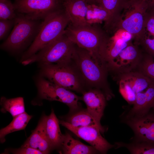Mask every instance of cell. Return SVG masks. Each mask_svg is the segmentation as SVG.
Returning <instances> with one entry per match:
<instances>
[{
	"instance_id": "cell-30",
	"label": "cell",
	"mask_w": 154,
	"mask_h": 154,
	"mask_svg": "<svg viewBox=\"0 0 154 154\" xmlns=\"http://www.w3.org/2000/svg\"><path fill=\"white\" fill-rule=\"evenodd\" d=\"M145 22V30L149 34L154 36V5L149 2Z\"/></svg>"
},
{
	"instance_id": "cell-8",
	"label": "cell",
	"mask_w": 154,
	"mask_h": 154,
	"mask_svg": "<svg viewBox=\"0 0 154 154\" xmlns=\"http://www.w3.org/2000/svg\"><path fill=\"white\" fill-rule=\"evenodd\" d=\"M37 85L42 99L65 104L69 107L70 113L80 109L78 101L81 100V97L71 91L43 78L38 80Z\"/></svg>"
},
{
	"instance_id": "cell-18",
	"label": "cell",
	"mask_w": 154,
	"mask_h": 154,
	"mask_svg": "<svg viewBox=\"0 0 154 154\" xmlns=\"http://www.w3.org/2000/svg\"><path fill=\"white\" fill-rule=\"evenodd\" d=\"M120 80L136 94L142 92L154 82V80L136 71L117 75Z\"/></svg>"
},
{
	"instance_id": "cell-33",
	"label": "cell",
	"mask_w": 154,
	"mask_h": 154,
	"mask_svg": "<svg viewBox=\"0 0 154 154\" xmlns=\"http://www.w3.org/2000/svg\"><path fill=\"white\" fill-rule=\"evenodd\" d=\"M15 154H42L39 151L31 147L22 145L19 148L11 149L9 151Z\"/></svg>"
},
{
	"instance_id": "cell-19",
	"label": "cell",
	"mask_w": 154,
	"mask_h": 154,
	"mask_svg": "<svg viewBox=\"0 0 154 154\" xmlns=\"http://www.w3.org/2000/svg\"><path fill=\"white\" fill-rule=\"evenodd\" d=\"M60 153L64 154H92L100 153L91 146L84 144L74 138L70 134L64 135Z\"/></svg>"
},
{
	"instance_id": "cell-32",
	"label": "cell",
	"mask_w": 154,
	"mask_h": 154,
	"mask_svg": "<svg viewBox=\"0 0 154 154\" xmlns=\"http://www.w3.org/2000/svg\"><path fill=\"white\" fill-rule=\"evenodd\" d=\"M115 38L128 42L131 41L133 37L132 34L127 31L122 29L117 30L113 35Z\"/></svg>"
},
{
	"instance_id": "cell-6",
	"label": "cell",
	"mask_w": 154,
	"mask_h": 154,
	"mask_svg": "<svg viewBox=\"0 0 154 154\" xmlns=\"http://www.w3.org/2000/svg\"><path fill=\"white\" fill-rule=\"evenodd\" d=\"M13 29L8 38L1 45L4 49L17 51L34 40L39 31L41 22L28 19L17 13Z\"/></svg>"
},
{
	"instance_id": "cell-2",
	"label": "cell",
	"mask_w": 154,
	"mask_h": 154,
	"mask_svg": "<svg viewBox=\"0 0 154 154\" xmlns=\"http://www.w3.org/2000/svg\"><path fill=\"white\" fill-rule=\"evenodd\" d=\"M43 20L37 35L23 55L22 60L36 54L61 36L70 23L62 6L51 13Z\"/></svg>"
},
{
	"instance_id": "cell-20",
	"label": "cell",
	"mask_w": 154,
	"mask_h": 154,
	"mask_svg": "<svg viewBox=\"0 0 154 154\" xmlns=\"http://www.w3.org/2000/svg\"><path fill=\"white\" fill-rule=\"evenodd\" d=\"M65 121L74 127L93 126L99 129L102 133L106 131L105 128L97 122L86 109H80L70 113Z\"/></svg>"
},
{
	"instance_id": "cell-24",
	"label": "cell",
	"mask_w": 154,
	"mask_h": 154,
	"mask_svg": "<svg viewBox=\"0 0 154 154\" xmlns=\"http://www.w3.org/2000/svg\"><path fill=\"white\" fill-rule=\"evenodd\" d=\"M115 148L124 147L132 154H154V144L133 139L129 143L117 142L115 143Z\"/></svg>"
},
{
	"instance_id": "cell-11",
	"label": "cell",
	"mask_w": 154,
	"mask_h": 154,
	"mask_svg": "<svg viewBox=\"0 0 154 154\" xmlns=\"http://www.w3.org/2000/svg\"><path fill=\"white\" fill-rule=\"evenodd\" d=\"M60 124L78 137L85 140L98 151L100 153H106L110 149L115 147L103 137L98 128L93 126L75 127L66 121L60 120Z\"/></svg>"
},
{
	"instance_id": "cell-9",
	"label": "cell",
	"mask_w": 154,
	"mask_h": 154,
	"mask_svg": "<svg viewBox=\"0 0 154 154\" xmlns=\"http://www.w3.org/2000/svg\"><path fill=\"white\" fill-rule=\"evenodd\" d=\"M13 4L17 13L36 21L43 20L62 6L60 0H15Z\"/></svg>"
},
{
	"instance_id": "cell-1",
	"label": "cell",
	"mask_w": 154,
	"mask_h": 154,
	"mask_svg": "<svg viewBox=\"0 0 154 154\" xmlns=\"http://www.w3.org/2000/svg\"><path fill=\"white\" fill-rule=\"evenodd\" d=\"M83 81L99 89L105 94L107 100L114 96L107 81L108 70L102 61L94 58L86 50L75 44L72 60Z\"/></svg>"
},
{
	"instance_id": "cell-12",
	"label": "cell",
	"mask_w": 154,
	"mask_h": 154,
	"mask_svg": "<svg viewBox=\"0 0 154 154\" xmlns=\"http://www.w3.org/2000/svg\"><path fill=\"white\" fill-rule=\"evenodd\" d=\"M133 131L134 139L154 144V113L150 112L139 117L124 119Z\"/></svg>"
},
{
	"instance_id": "cell-21",
	"label": "cell",
	"mask_w": 154,
	"mask_h": 154,
	"mask_svg": "<svg viewBox=\"0 0 154 154\" xmlns=\"http://www.w3.org/2000/svg\"><path fill=\"white\" fill-rule=\"evenodd\" d=\"M130 41L125 42L113 36L109 37L103 47L101 54V58L106 66L118 55Z\"/></svg>"
},
{
	"instance_id": "cell-17",
	"label": "cell",
	"mask_w": 154,
	"mask_h": 154,
	"mask_svg": "<svg viewBox=\"0 0 154 154\" xmlns=\"http://www.w3.org/2000/svg\"><path fill=\"white\" fill-rule=\"evenodd\" d=\"M59 121L52 109L49 115L46 116L45 123L46 134L52 150L60 148L64 135L61 133Z\"/></svg>"
},
{
	"instance_id": "cell-25",
	"label": "cell",
	"mask_w": 154,
	"mask_h": 154,
	"mask_svg": "<svg viewBox=\"0 0 154 154\" xmlns=\"http://www.w3.org/2000/svg\"><path fill=\"white\" fill-rule=\"evenodd\" d=\"M110 18L108 12L101 6L95 4H89L86 17L88 25L98 24L104 21L105 25L108 23Z\"/></svg>"
},
{
	"instance_id": "cell-16",
	"label": "cell",
	"mask_w": 154,
	"mask_h": 154,
	"mask_svg": "<svg viewBox=\"0 0 154 154\" xmlns=\"http://www.w3.org/2000/svg\"><path fill=\"white\" fill-rule=\"evenodd\" d=\"M46 116L41 117L35 129L22 145L38 150L42 154H48L52 150L45 130Z\"/></svg>"
},
{
	"instance_id": "cell-14",
	"label": "cell",
	"mask_w": 154,
	"mask_h": 154,
	"mask_svg": "<svg viewBox=\"0 0 154 154\" xmlns=\"http://www.w3.org/2000/svg\"><path fill=\"white\" fill-rule=\"evenodd\" d=\"M132 107L124 116V119L144 115L154 106V82L144 91L137 93Z\"/></svg>"
},
{
	"instance_id": "cell-35",
	"label": "cell",
	"mask_w": 154,
	"mask_h": 154,
	"mask_svg": "<svg viewBox=\"0 0 154 154\" xmlns=\"http://www.w3.org/2000/svg\"><path fill=\"white\" fill-rule=\"evenodd\" d=\"M149 1L151 4L154 5V0H149Z\"/></svg>"
},
{
	"instance_id": "cell-3",
	"label": "cell",
	"mask_w": 154,
	"mask_h": 154,
	"mask_svg": "<svg viewBox=\"0 0 154 154\" xmlns=\"http://www.w3.org/2000/svg\"><path fill=\"white\" fill-rule=\"evenodd\" d=\"M149 6V0H126L112 32L124 29L132 35L136 44L145 31V22Z\"/></svg>"
},
{
	"instance_id": "cell-4",
	"label": "cell",
	"mask_w": 154,
	"mask_h": 154,
	"mask_svg": "<svg viewBox=\"0 0 154 154\" xmlns=\"http://www.w3.org/2000/svg\"><path fill=\"white\" fill-rule=\"evenodd\" d=\"M64 33L77 46L89 51L95 58L104 61L101 52L109 37L98 24L76 26L70 23Z\"/></svg>"
},
{
	"instance_id": "cell-34",
	"label": "cell",
	"mask_w": 154,
	"mask_h": 154,
	"mask_svg": "<svg viewBox=\"0 0 154 154\" xmlns=\"http://www.w3.org/2000/svg\"><path fill=\"white\" fill-rule=\"evenodd\" d=\"M89 4H98V0H86Z\"/></svg>"
},
{
	"instance_id": "cell-23",
	"label": "cell",
	"mask_w": 154,
	"mask_h": 154,
	"mask_svg": "<svg viewBox=\"0 0 154 154\" xmlns=\"http://www.w3.org/2000/svg\"><path fill=\"white\" fill-rule=\"evenodd\" d=\"M25 112L15 117L10 123L0 130V142L1 143L5 141V137L7 134L15 131L24 130L32 117Z\"/></svg>"
},
{
	"instance_id": "cell-26",
	"label": "cell",
	"mask_w": 154,
	"mask_h": 154,
	"mask_svg": "<svg viewBox=\"0 0 154 154\" xmlns=\"http://www.w3.org/2000/svg\"><path fill=\"white\" fill-rule=\"evenodd\" d=\"M0 105L1 112H9L13 117L25 112L24 100L21 97L7 99L2 96L0 100Z\"/></svg>"
},
{
	"instance_id": "cell-29",
	"label": "cell",
	"mask_w": 154,
	"mask_h": 154,
	"mask_svg": "<svg viewBox=\"0 0 154 154\" xmlns=\"http://www.w3.org/2000/svg\"><path fill=\"white\" fill-rule=\"evenodd\" d=\"M146 53L154 57V36L148 33L145 30L137 42Z\"/></svg>"
},
{
	"instance_id": "cell-5",
	"label": "cell",
	"mask_w": 154,
	"mask_h": 154,
	"mask_svg": "<svg viewBox=\"0 0 154 154\" xmlns=\"http://www.w3.org/2000/svg\"><path fill=\"white\" fill-rule=\"evenodd\" d=\"M75 44L64 33L37 54L22 61L24 65L38 62L42 65L70 64Z\"/></svg>"
},
{
	"instance_id": "cell-27",
	"label": "cell",
	"mask_w": 154,
	"mask_h": 154,
	"mask_svg": "<svg viewBox=\"0 0 154 154\" xmlns=\"http://www.w3.org/2000/svg\"><path fill=\"white\" fill-rule=\"evenodd\" d=\"M154 80V57L145 53L135 70Z\"/></svg>"
},
{
	"instance_id": "cell-36",
	"label": "cell",
	"mask_w": 154,
	"mask_h": 154,
	"mask_svg": "<svg viewBox=\"0 0 154 154\" xmlns=\"http://www.w3.org/2000/svg\"><path fill=\"white\" fill-rule=\"evenodd\" d=\"M152 109H153V111H154V106H153V107L152 108Z\"/></svg>"
},
{
	"instance_id": "cell-7",
	"label": "cell",
	"mask_w": 154,
	"mask_h": 154,
	"mask_svg": "<svg viewBox=\"0 0 154 154\" xmlns=\"http://www.w3.org/2000/svg\"><path fill=\"white\" fill-rule=\"evenodd\" d=\"M42 66L41 74L49 81L70 91L82 93L84 90L80 74L70 64Z\"/></svg>"
},
{
	"instance_id": "cell-22",
	"label": "cell",
	"mask_w": 154,
	"mask_h": 154,
	"mask_svg": "<svg viewBox=\"0 0 154 154\" xmlns=\"http://www.w3.org/2000/svg\"><path fill=\"white\" fill-rule=\"evenodd\" d=\"M126 0H98V4L109 13L110 18L104 27L106 31L110 32L120 15Z\"/></svg>"
},
{
	"instance_id": "cell-28",
	"label": "cell",
	"mask_w": 154,
	"mask_h": 154,
	"mask_svg": "<svg viewBox=\"0 0 154 154\" xmlns=\"http://www.w3.org/2000/svg\"><path fill=\"white\" fill-rule=\"evenodd\" d=\"M17 15L13 4L10 0H0V20L14 19Z\"/></svg>"
},
{
	"instance_id": "cell-15",
	"label": "cell",
	"mask_w": 154,
	"mask_h": 154,
	"mask_svg": "<svg viewBox=\"0 0 154 154\" xmlns=\"http://www.w3.org/2000/svg\"><path fill=\"white\" fill-rule=\"evenodd\" d=\"M70 21L76 26L88 25L86 20V15L90 4L86 0H60Z\"/></svg>"
},
{
	"instance_id": "cell-31",
	"label": "cell",
	"mask_w": 154,
	"mask_h": 154,
	"mask_svg": "<svg viewBox=\"0 0 154 154\" xmlns=\"http://www.w3.org/2000/svg\"><path fill=\"white\" fill-rule=\"evenodd\" d=\"M15 19L0 20V39H3L7 35L15 23Z\"/></svg>"
},
{
	"instance_id": "cell-13",
	"label": "cell",
	"mask_w": 154,
	"mask_h": 154,
	"mask_svg": "<svg viewBox=\"0 0 154 154\" xmlns=\"http://www.w3.org/2000/svg\"><path fill=\"white\" fill-rule=\"evenodd\" d=\"M82 93L81 99L85 103L88 112L101 124L107 100L106 95L102 91L95 88L84 90Z\"/></svg>"
},
{
	"instance_id": "cell-10",
	"label": "cell",
	"mask_w": 154,
	"mask_h": 154,
	"mask_svg": "<svg viewBox=\"0 0 154 154\" xmlns=\"http://www.w3.org/2000/svg\"><path fill=\"white\" fill-rule=\"evenodd\" d=\"M143 53L139 45L131 41L110 63L107 65L108 71L117 75L135 71L139 64Z\"/></svg>"
}]
</instances>
